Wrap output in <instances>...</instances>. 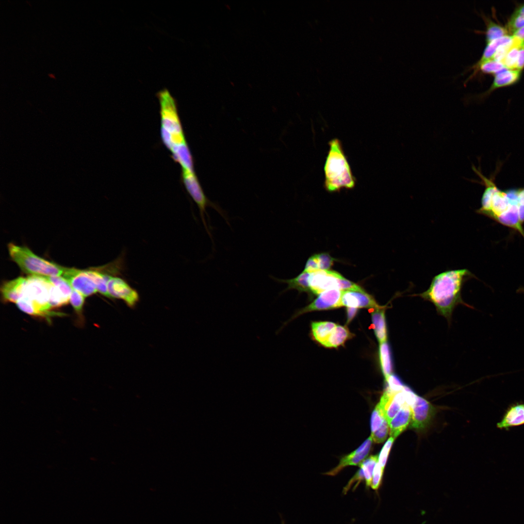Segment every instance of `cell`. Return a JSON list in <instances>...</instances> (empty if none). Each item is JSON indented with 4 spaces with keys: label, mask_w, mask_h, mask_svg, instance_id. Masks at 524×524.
Here are the masks:
<instances>
[{
    "label": "cell",
    "mask_w": 524,
    "mask_h": 524,
    "mask_svg": "<svg viewBox=\"0 0 524 524\" xmlns=\"http://www.w3.org/2000/svg\"><path fill=\"white\" fill-rule=\"evenodd\" d=\"M472 169L481 180L478 183L485 186L481 207L476 213L517 230L524 237L522 223L524 222V187L500 189L494 178L485 177L474 165Z\"/></svg>",
    "instance_id": "1"
},
{
    "label": "cell",
    "mask_w": 524,
    "mask_h": 524,
    "mask_svg": "<svg viewBox=\"0 0 524 524\" xmlns=\"http://www.w3.org/2000/svg\"><path fill=\"white\" fill-rule=\"evenodd\" d=\"M472 277L474 275L467 269L445 271L434 276L428 289L419 295L433 303L442 315L448 316L461 301L463 283Z\"/></svg>",
    "instance_id": "2"
},
{
    "label": "cell",
    "mask_w": 524,
    "mask_h": 524,
    "mask_svg": "<svg viewBox=\"0 0 524 524\" xmlns=\"http://www.w3.org/2000/svg\"><path fill=\"white\" fill-rule=\"evenodd\" d=\"M328 145L329 149L324 166V187L329 192H337L343 188H353L356 182V178L341 141L334 138L329 141Z\"/></svg>",
    "instance_id": "3"
},
{
    "label": "cell",
    "mask_w": 524,
    "mask_h": 524,
    "mask_svg": "<svg viewBox=\"0 0 524 524\" xmlns=\"http://www.w3.org/2000/svg\"><path fill=\"white\" fill-rule=\"evenodd\" d=\"M8 248L13 261L24 272L30 276H62L66 270V267L38 256L27 247L10 243Z\"/></svg>",
    "instance_id": "4"
},
{
    "label": "cell",
    "mask_w": 524,
    "mask_h": 524,
    "mask_svg": "<svg viewBox=\"0 0 524 524\" xmlns=\"http://www.w3.org/2000/svg\"><path fill=\"white\" fill-rule=\"evenodd\" d=\"M182 181L187 192L198 207L200 215L205 230L213 242L210 229L207 224V219L210 224V217L206 208L211 207L214 209L229 225V218L225 211L219 205L211 201L205 194L195 172L182 170L181 172Z\"/></svg>",
    "instance_id": "5"
},
{
    "label": "cell",
    "mask_w": 524,
    "mask_h": 524,
    "mask_svg": "<svg viewBox=\"0 0 524 524\" xmlns=\"http://www.w3.org/2000/svg\"><path fill=\"white\" fill-rule=\"evenodd\" d=\"M156 96L160 104L161 130L172 136L175 145L185 141L176 99L167 89L160 90Z\"/></svg>",
    "instance_id": "6"
},
{
    "label": "cell",
    "mask_w": 524,
    "mask_h": 524,
    "mask_svg": "<svg viewBox=\"0 0 524 524\" xmlns=\"http://www.w3.org/2000/svg\"><path fill=\"white\" fill-rule=\"evenodd\" d=\"M51 282L46 277L29 276L21 298L29 301L33 306L35 315L51 314L49 304V288ZM20 297V298H21Z\"/></svg>",
    "instance_id": "7"
},
{
    "label": "cell",
    "mask_w": 524,
    "mask_h": 524,
    "mask_svg": "<svg viewBox=\"0 0 524 524\" xmlns=\"http://www.w3.org/2000/svg\"><path fill=\"white\" fill-rule=\"evenodd\" d=\"M343 277L339 273L330 270H318L310 273L309 283L310 290L315 295L332 289L340 290Z\"/></svg>",
    "instance_id": "8"
},
{
    "label": "cell",
    "mask_w": 524,
    "mask_h": 524,
    "mask_svg": "<svg viewBox=\"0 0 524 524\" xmlns=\"http://www.w3.org/2000/svg\"><path fill=\"white\" fill-rule=\"evenodd\" d=\"M62 277L75 290L85 297L90 296L98 292L93 280L85 270L66 268Z\"/></svg>",
    "instance_id": "9"
},
{
    "label": "cell",
    "mask_w": 524,
    "mask_h": 524,
    "mask_svg": "<svg viewBox=\"0 0 524 524\" xmlns=\"http://www.w3.org/2000/svg\"><path fill=\"white\" fill-rule=\"evenodd\" d=\"M107 289L110 298L122 299L129 307L133 306L138 300L137 292L120 278L110 276Z\"/></svg>",
    "instance_id": "10"
},
{
    "label": "cell",
    "mask_w": 524,
    "mask_h": 524,
    "mask_svg": "<svg viewBox=\"0 0 524 524\" xmlns=\"http://www.w3.org/2000/svg\"><path fill=\"white\" fill-rule=\"evenodd\" d=\"M342 292L343 291L339 289H332L321 293L311 304L294 314L291 319L309 311L328 310L342 307Z\"/></svg>",
    "instance_id": "11"
},
{
    "label": "cell",
    "mask_w": 524,
    "mask_h": 524,
    "mask_svg": "<svg viewBox=\"0 0 524 524\" xmlns=\"http://www.w3.org/2000/svg\"><path fill=\"white\" fill-rule=\"evenodd\" d=\"M410 427L417 429L425 428L429 423L434 413V408L425 399L417 396L411 408Z\"/></svg>",
    "instance_id": "12"
},
{
    "label": "cell",
    "mask_w": 524,
    "mask_h": 524,
    "mask_svg": "<svg viewBox=\"0 0 524 524\" xmlns=\"http://www.w3.org/2000/svg\"><path fill=\"white\" fill-rule=\"evenodd\" d=\"M341 303L342 306L347 307L375 308L381 307L373 297L367 294L363 289L361 290L343 291Z\"/></svg>",
    "instance_id": "13"
},
{
    "label": "cell",
    "mask_w": 524,
    "mask_h": 524,
    "mask_svg": "<svg viewBox=\"0 0 524 524\" xmlns=\"http://www.w3.org/2000/svg\"><path fill=\"white\" fill-rule=\"evenodd\" d=\"M524 425V402H517L508 406L496 426L500 429L508 430Z\"/></svg>",
    "instance_id": "14"
},
{
    "label": "cell",
    "mask_w": 524,
    "mask_h": 524,
    "mask_svg": "<svg viewBox=\"0 0 524 524\" xmlns=\"http://www.w3.org/2000/svg\"><path fill=\"white\" fill-rule=\"evenodd\" d=\"M372 441L371 437H369L356 450L343 457L341 459L338 466L334 469L327 473V474L334 475L347 466L360 465L368 455L371 447Z\"/></svg>",
    "instance_id": "15"
},
{
    "label": "cell",
    "mask_w": 524,
    "mask_h": 524,
    "mask_svg": "<svg viewBox=\"0 0 524 524\" xmlns=\"http://www.w3.org/2000/svg\"><path fill=\"white\" fill-rule=\"evenodd\" d=\"M172 158L182 170L195 172L194 159L186 140L175 145L170 150Z\"/></svg>",
    "instance_id": "16"
},
{
    "label": "cell",
    "mask_w": 524,
    "mask_h": 524,
    "mask_svg": "<svg viewBox=\"0 0 524 524\" xmlns=\"http://www.w3.org/2000/svg\"><path fill=\"white\" fill-rule=\"evenodd\" d=\"M411 407L405 404L390 423V436L394 439L406 429L411 422Z\"/></svg>",
    "instance_id": "17"
},
{
    "label": "cell",
    "mask_w": 524,
    "mask_h": 524,
    "mask_svg": "<svg viewBox=\"0 0 524 524\" xmlns=\"http://www.w3.org/2000/svg\"><path fill=\"white\" fill-rule=\"evenodd\" d=\"M26 282V278H17L4 282L0 291L4 300L16 303L22 296Z\"/></svg>",
    "instance_id": "18"
},
{
    "label": "cell",
    "mask_w": 524,
    "mask_h": 524,
    "mask_svg": "<svg viewBox=\"0 0 524 524\" xmlns=\"http://www.w3.org/2000/svg\"><path fill=\"white\" fill-rule=\"evenodd\" d=\"M310 275V273L304 271L296 277L289 279H280L273 276H270V277L275 281L287 284V287L280 293L281 295L292 289L296 290L299 292L311 291L309 283Z\"/></svg>",
    "instance_id": "19"
},
{
    "label": "cell",
    "mask_w": 524,
    "mask_h": 524,
    "mask_svg": "<svg viewBox=\"0 0 524 524\" xmlns=\"http://www.w3.org/2000/svg\"><path fill=\"white\" fill-rule=\"evenodd\" d=\"M373 329L377 339L380 343L387 341V330L385 317V311L382 307L376 308L372 313Z\"/></svg>",
    "instance_id": "20"
},
{
    "label": "cell",
    "mask_w": 524,
    "mask_h": 524,
    "mask_svg": "<svg viewBox=\"0 0 524 524\" xmlns=\"http://www.w3.org/2000/svg\"><path fill=\"white\" fill-rule=\"evenodd\" d=\"M352 336L346 327L337 325L330 336L322 344L327 347H337Z\"/></svg>",
    "instance_id": "21"
},
{
    "label": "cell",
    "mask_w": 524,
    "mask_h": 524,
    "mask_svg": "<svg viewBox=\"0 0 524 524\" xmlns=\"http://www.w3.org/2000/svg\"><path fill=\"white\" fill-rule=\"evenodd\" d=\"M311 330L315 340L322 345L330 336L337 324L328 321L313 322Z\"/></svg>",
    "instance_id": "22"
},
{
    "label": "cell",
    "mask_w": 524,
    "mask_h": 524,
    "mask_svg": "<svg viewBox=\"0 0 524 524\" xmlns=\"http://www.w3.org/2000/svg\"><path fill=\"white\" fill-rule=\"evenodd\" d=\"M379 354L381 370L386 380L393 371L391 350L387 341L380 343Z\"/></svg>",
    "instance_id": "23"
},
{
    "label": "cell",
    "mask_w": 524,
    "mask_h": 524,
    "mask_svg": "<svg viewBox=\"0 0 524 524\" xmlns=\"http://www.w3.org/2000/svg\"><path fill=\"white\" fill-rule=\"evenodd\" d=\"M520 70L509 69L505 67L495 74L492 89L510 85L519 78Z\"/></svg>",
    "instance_id": "24"
},
{
    "label": "cell",
    "mask_w": 524,
    "mask_h": 524,
    "mask_svg": "<svg viewBox=\"0 0 524 524\" xmlns=\"http://www.w3.org/2000/svg\"><path fill=\"white\" fill-rule=\"evenodd\" d=\"M86 273L95 283L97 291L102 295L110 297L107 289V282L109 275L101 272V271L89 269L85 270Z\"/></svg>",
    "instance_id": "25"
},
{
    "label": "cell",
    "mask_w": 524,
    "mask_h": 524,
    "mask_svg": "<svg viewBox=\"0 0 524 524\" xmlns=\"http://www.w3.org/2000/svg\"><path fill=\"white\" fill-rule=\"evenodd\" d=\"M405 404H406V397L403 388L401 391L395 393L385 413V418L389 424Z\"/></svg>",
    "instance_id": "26"
},
{
    "label": "cell",
    "mask_w": 524,
    "mask_h": 524,
    "mask_svg": "<svg viewBox=\"0 0 524 524\" xmlns=\"http://www.w3.org/2000/svg\"><path fill=\"white\" fill-rule=\"evenodd\" d=\"M513 40L512 36L506 35L504 37L493 40L488 44L483 55L477 64L491 60L497 49L502 45L508 44Z\"/></svg>",
    "instance_id": "27"
},
{
    "label": "cell",
    "mask_w": 524,
    "mask_h": 524,
    "mask_svg": "<svg viewBox=\"0 0 524 524\" xmlns=\"http://www.w3.org/2000/svg\"><path fill=\"white\" fill-rule=\"evenodd\" d=\"M513 45L501 63L509 69H516L519 49L524 42L514 37Z\"/></svg>",
    "instance_id": "28"
},
{
    "label": "cell",
    "mask_w": 524,
    "mask_h": 524,
    "mask_svg": "<svg viewBox=\"0 0 524 524\" xmlns=\"http://www.w3.org/2000/svg\"><path fill=\"white\" fill-rule=\"evenodd\" d=\"M378 461V455L371 456L360 464L367 486H371L374 469Z\"/></svg>",
    "instance_id": "29"
},
{
    "label": "cell",
    "mask_w": 524,
    "mask_h": 524,
    "mask_svg": "<svg viewBox=\"0 0 524 524\" xmlns=\"http://www.w3.org/2000/svg\"><path fill=\"white\" fill-rule=\"evenodd\" d=\"M69 298L66 297L51 282L49 288V304L50 307H59L67 304Z\"/></svg>",
    "instance_id": "30"
},
{
    "label": "cell",
    "mask_w": 524,
    "mask_h": 524,
    "mask_svg": "<svg viewBox=\"0 0 524 524\" xmlns=\"http://www.w3.org/2000/svg\"><path fill=\"white\" fill-rule=\"evenodd\" d=\"M524 26V5L519 8L513 14L508 23L509 31L513 33Z\"/></svg>",
    "instance_id": "31"
},
{
    "label": "cell",
    "mask_w": 524,
    "mask_h": 524,
    "mask_svg": "<svg viewBox=\"0 0 524 524\" xmlns=\"http://www.w3.org/2000/svg\"><path fill=\"white\" fill-rule=\"evenodd\" d=\"M508 31L494 23L489 24L486 32V41L488 43L494 40L507 35Z\"/></svg>",
    "instance_id": "32"
},
{
    "label": "cell",
    "mask_w": 524,
    "mask_h": 524,
    "mask_svg": "<svg viewBox=\"0 0 524 524\" xmlns=\"http://www.w3.org/2000/svg\"><path fill=\"white\" fill-rule=\"evenodd\" d=\"M475 66L484 73L495 74L506 67L501 62L492 59L477 64Z\"/></svg>",
    "instance_id": "33"
},
{
    "label": "cell",
    "mask_w": 524,
    "mask_h": 524,
    "mask_svg": "<svg viewBox=\"0 0 524 524\" xmlns=\"http://www.w3.org/2000/svg\"><path fill=\"white\" fill-rule=\"evenodd\" d=\"M49 280L64 294L69 298L72 288L69 283L61 276L46 277Z\"/></svg>",
    "instance_id": "34"
},
{
    "label": "cell",
    "mask_w": 524,
    "mask_h": 524,
    "mask_svg": "<svg viewBox=\"0 0 524 524\" xmlns=\"http://www.w3.org/2000/svg\"><path fill=\"white\" fill-rule=\"evenodd\" d=\"M390 425L385 418L379 427L375 432L371 433L372 440L376 443L383 442L387 438Z\"/></svg>",
    "instance_id": "35"
},
{
    "label": "cell",
    "mask_w": 524,
    "mask_h": 524,
    "mask_svg": "<svg viewBox=\"0 0 524 524\" xmlns=\"http://www.w3.org/2000/svg\"><path fill=\"white\" fill-rule=\"evenodd\" d=\"M85 296L79 292L72 289L69 301L75 311L80 313L82 310Z\"/></svg>",
    "instance_id": "36"
},
{
    "label": "cell",
    "mask_w": 524,
    "mask_h": 524,
    "mask_svg": "<svg viewBox=\"0 0 524 524\" xmlns=\"http://www.w3.org/2000/svg\"><path fill=\"white\" fill-rule=\"evenodd\" d=\"M385 419L383 412L377 405L374 409L371 418V433L377 430Z\"/></svg>",
    "instance_id": "37"
},
{
    "label": "cell",
    "mask_w": 524,
    "mask_h": 524,
    "mask_svg": "<svg viewBox=\"0 0 524 524\" xmlns=\"http://www.w3.org/2000/svg\"><path fill=\"white\" fill-rule=\"evenodd\" d=\"M386 381L388 383L386 389L393 393L401 391L405 386L400 378L394 374H391Z\"/></svg>",
    "instance_id": "38"
},
{
    "label": "cell",
    "mask_w": 524,
    "mask_h": 524,
    "mask_svg": "<svg viewBox=\"0 0 524 524\" xmlns=\"http://www.w3.org/2000/svg\"><path fill=\"white\" fill-rule=\"evenodd\" d=\"M318 261L320 270H328L333 264L334 259L328 253H321L316 254Z\"/></svg>",
    "instance_id": "39"
},
{
    "label": "cell",
    "mask_w": 524,
    "mask_h": 524,
    "mask_svg": "<svg viewBox=\"0 0 524 524\" xmlns=\"http://www.w3.org/2000/svg\"><path fill=\"white\" fill-rule=\"evenodd\" d=\"M394 440V438L390 437L385 443L378 456V462L383 469L385 466L389 453Z\"/></svg>",
    "instance_id": "40"
},
{
    "label": "cell",
    "mask_w": 524,
    "mask_h": 524,
    "mask_svg": "<svg viewBox=\"0 0 524 524\" xmlns=\"http://www.w3.org/2000/svg\"><path fill=\"white\" fill-rule=\"evenodd\" d=\"M383 471L384 469L381 467L378 461L374 469L371 484V486L373 489L377 490L378 488L381 480Z\"/></svg>",
    "instance_id": "41"
},
{
    "label": "cell",
    "mask_w": 524,
    "mask_h": 524,
    "mask_svg": "<svg viewBox=\"0 0 524 524\" xmlns=\"http://www.w3.org/2000/svg\"><path fill=\"white\" fill-rule=\"evenodd\" d=\"M513 45V38L511 42L500 46L497 49L491 59L501 62L512 48Z\"/></svg>",
    "instance_id": "42"
},
{
    "label": "cell",
    "mask_w": 524,
    "mask_h": 524,
    "mask_svg": "<svg viewBox=\"0 0 524 524\" xmlns=\"http://www.w3.org/2000/svg\"><path fill=\"white\" fill-rule=\"evenodd\" d=\"M320 270L318 259L316 254L311 256L308 260L306 264L304 271L312 273Z\"/></svg>",
    "instance_id": "43"
},
{
    "label": "cell",
    "mask_w": 524,
    "mask_h": 524,
    "mask_svg": "<svg viewBox=\"0 0 524 524\" xmlns=\"http://www.w3.org/2000/svg\"><path fill=\"white\" fill-rule=\"evenodd\" d=\"M524 67V42L521 46L517 62L516 69L520 70Z\"/></svg>",
    "instance_id": "44"
},
{
    "label": "cell",
    "mask_w": 524,
    "mask_h": 524,
    "mask_svg": "<svg viewBox=\"0 0 524 524\" xmlns=\"http://www.w3.org/2000/svg\"><path fill=\"white\" fill-rule=\"evenodd\" d=\"M358 311L357 308L347 307V323H350L356 315Z\"/></svg>",
    "instance_id": "45"
},
{
    "label": "cell",
    "mask_w": 524,
    "mask_h": 524,
    "mask_svg": "<svg viewBox=\"0 0 524 524\" xmlns=\"http://www.w3.org/2000/svg\"><path fill=\"white\" fill-rule=\"evenodd\" d=\"M513 37L524 41V26L516 31L513 33Z\"/></svg>",
    "instance_id": "46"
},
{
    "label": "cell",
    "mask_w": 524,
    "mask_h": 524,
    "mask_svg": "<svg viewBox=\"0 0 524 524\" xmlns=\"http://www.w3.org/2000/svg\"><path fill=\"white\" fill-rule=\"evenodd\" d=\"M518 291H520L521 292H522V293H523L524 294V288H520L519 289Z\"/></svg>",
    "instance_id": "47"
}]
</instances>
